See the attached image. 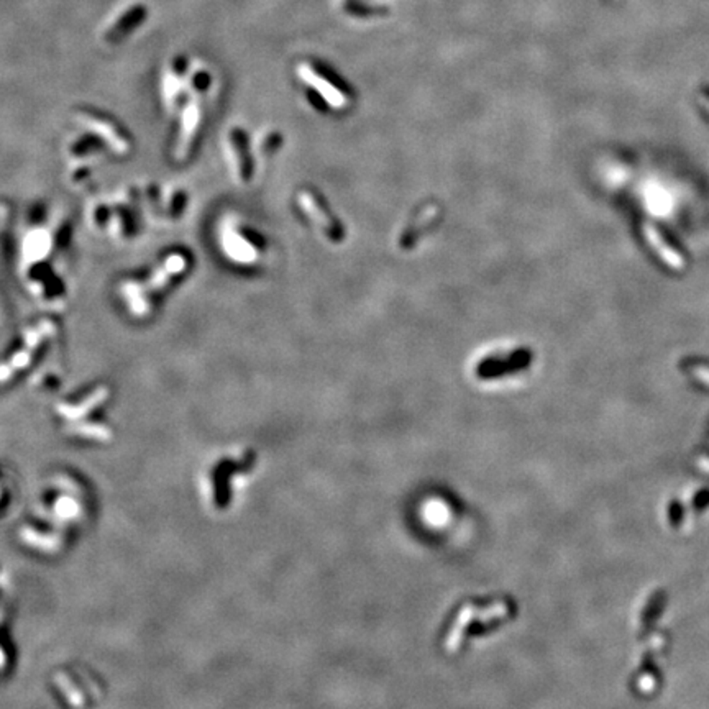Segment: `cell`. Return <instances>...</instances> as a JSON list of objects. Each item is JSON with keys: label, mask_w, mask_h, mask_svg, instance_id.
Segmentation results:
<instances>
[{"label": "cell", "mask_w": 709, "mask_h": 709, "mask_svg": "<svg viewBox=\"0 0 709 709\" xmlns=\"http://www.w3.org/2000/svg\"><path fill=\"white\" fill-rule=\"evenodd\" d=\"M79 122H81L87 130H91L97 136H101L102 140H105L109 143L110 148L117 153H127L128 151V141L125 136L120 133V130L109 120H105L102 117H97L94 114H81L77 117Z\"/></svg>", "instance_id": "obj_1"}, {"label": "cell", "mask_w": 709, "mask_h": 709, "mask_svg": "<svg viewBox=\"0 0 709 709\" xmlns=\"http://www.w3.org/2000/svg\"><path fill=\"white\" fill-rule=\"evenodd\" d=\"M227 153H229V161L230 167H232V172L235 175V180H238L240 182L248 181L251 177V171H248V167L251 170V165L248 160L241 158V155L246 153V141L245 136L241 133V130H232L229 135L227 140Z\"/></svg>", "instance_id": "obj_2"}, {"label": "cell", "mask_w": 709, "mask_h": 709, "mask_svg": "<svg viewBox=\"0 0 709 709\" xmlns=\"http://www.w3.org/2000/svg\"><path fill=\"white\" fill-rule=\"evenodd\" d=\"M143 15H145V10L141 7H133L131 10H128L125 17H122L114 23L109 36L110 38H119V36L127 35L130 30L135 28L136 23H140V20L143 18Z\"/></svg>", "instance_id": "obj_3"}]
</instances>
